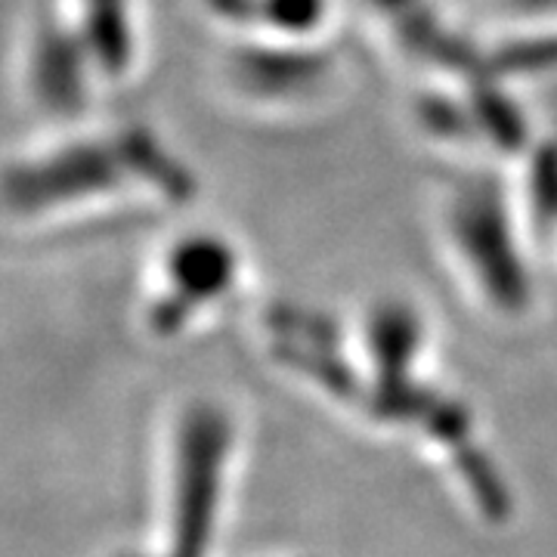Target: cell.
<instances>
[{
    "instance_id": "cell-1",
    "label": "cell",
    "mask_w": 557,
    "mask_h": 557,
    "mask_svg": "<svg viewBox=\"0 0 557 557\" xmlns=\"http://www.w3.org/2000/svg\"><path fill=\"white\" fill-rule=\"evenodd\" d=\"M134 177L152 180L171 199H183L193 189L186 171L174 164L152 134H121V139L69 146L38 164L10 171L7 199L20 214H38L62 201H81L121 189Z\"/></svg>"
},
{
    "instance_id": "cell-2",
    "label": "cell",
    "mask_w": 557,
    "mask_h": 557,
    "mask_svg": "<svg viewBox=\"0 0 557 557\" xmlns=\"http://www.w3.org/2000/svg\"><path fill=\"white\" fill-rule=\"evenodd\" d=\"M449 230L461 258L474 267L483 288L502 304L515 307L527 295L508 208L490 183H468L449 208Z\"/></svg>"
},
{
    "instance_id": "cell-3",
    "label": "cell",
    "mask_w": 557,
    "mask_h": 557,
    "mask_svg": "<svg viewBox=\"0 0 557 557\" xmlns=\"http://www.w3.org/2000/svg\"><path fill=\"white\" fill-rule=\"evenodd\" d=\"M236 276V251L230 242L214 233H193L177 242L168 255V282L171 298L161 304V317H171L177 325L186 304H205L220 298Z\"/></svg>"
},
{
    "instance_id": "cell-4",
    "label": "cell",
    "mask_w": 557,
    "mask_h": 557,
    "mask_svg": "<svg viewBox=\"0 0 557 557\" xmlns=\"http://www.w3.org/2000/svg\"><path fill=\"white\" fill-rule=\"evenodd\" d=\"M87 44L57 25L44 28L32 53V87L50 112L72 115L87 94Z\"/></svg>"
},
{
    "instance_id": "cell-5",
    "label": "cell",
    "mask_w": 557,
    "mask_h": 557,
    "mask_svg": "<svg viewBox=\"0 0 557 557\" xmlns=\"http://www.w3.org/2000/svg\"><path fill=\"white\" fill-rule=\"evenodd\" d=\"M329 72V57L292 47H248L236 57V75L260 97H298Z\"/></svg>"
},
{
    "instance_id": "cell-6",
    "label": "cell",
    "mask_w": 557,
    "mask_h": 557,
    "mask_svg": "<svg viewBox=\"0 0 557 557\" xmlns=\"http://www.w3.org/2000/svg\"><path fill=\"white\" fill-rule=\"evenodd\" d=\"M84 20L81 38L90 50V60L106 78L127 75L134 60V25L131 0H81Z\"/></svg>"
},
{
    "instance_id": "cell-7",
    "label": "cell",
    "mask_w": 557,
    "mask_h": 557,
    "mask_svg": "<svg viewBox=\"0 0 557 557\" xmlns=\"http://www.w3.org/2000/svg\"><path fill=\"white\" fill-rule=\"evenodd\" d=\"M223 20L258 22L282 38H307L325 22L329 0H211Z\"/></svg>"
},
{
    "instance_id": "cell-8",
    "label": "cell",
    "mask_w": 557,
    "mask_h": 557,
    "mask_svg": "<svg viewBox=\"0 0 557 557\" xmlns=\"http://www.w3.org/2000/svg\"><path fill=\"white\" fill-rule=\"evenodd\" d=\"M533 199H536V214L548 223L557 220V159L545 156L536 164V180H533Z\"/></svg>"
},
{
    "instance_id": "cell-9",
    "label": "cell",
    "mask_w": 557,
    "mask_h": 557,
    "mask_svg": "<svg viewBox=\"0 0 557 557\" xmlns=\"http://www.w3.org/2000/svg\"><path fill=\"white\" fill-rule=\"evenodd\" d=\"M515 10H523V13H555L557 0H508Z\"/></svg>"
}]
</instances>
